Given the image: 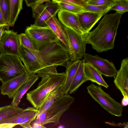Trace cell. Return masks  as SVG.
Returning a JSON list of instances; mask_svg holds the SVG:
<instances>
[{"label": "cell", "mask_w": 128, "mask_h": 128, "mask_svg": "<svg viewBox=\"0 0 128 128\" xmlns=\"http://www.w3.org/2000/svg\"><path fill=\"white\" fill-rule=\"evenodd\" d=\"M89 0H74L77 4L82 6L86 1Z\"/></svg>", "instance_id": "obj_37"}, {"label": "cell", "mask_w": 128, "mask_h": 128, "mask_svg": "<svg viewBox=\"0 0 128 128\" xmlns=\"http://www.w3.org/2000/svg\"><path fill=\"white\" fill-rule=\"evenodd\" d=\"M30 74L28 72L20 74L2 83L1 94L3 95H7L10 98H12L16 91L26 80Z\"/></svg>", "instance_id": "obj_13"}, {"label": "cell", "mask_w": 128, "mask_h": 128, "mask_svg": "<svg viewBox=\"0 0 128 128\" xmlns=\"http://www.w3.org/2000/svg\"><path fill=\"white\" fill-rule=\"evenodd\" d=\"M19 36L21 46L30 50L36 51L31 40L26 34L21 33Z\"/></svg>", "instance_id": "obj_29"}, {"label": "cell", "mask_w": 128, "mask_h": 128, "mask_svg": "<svg viewBox=\"0 0 128 128\" xmlns=\"http://www.w3.org/2000/svg\"><path fill=\"white\" fill-rule=\"evenodd\" d=\"M71 52L70 54L71 61L81 59L85 54L87 44L86 35H81L64 26Z\"/></svg>", "instance_id": "obj_8"}, {"label": "cell", "mask_w": 128, "mask_h": 128, "mask_svg": "<svg viewBox=\"0 0 128 128\" xmlns=\"http://www.w3.org/2000/svg\"><path fill=\"white\" fill-rule=\"evenodd\" d=\"M80 60L70 61L66 67V77L62 86L64 94H68L79 66Z\"/></svg>", "instance_id": "obj_20"}, {"label": "cell", "mask_w": 128, "mask_h": 128, "mask_svg": "<svg viewBox=\"0 0 128 128\" xmlns=\"http://www.w3.org/2000/svg\"><path fill=\"white\" fill-rule=\"evenodd\" d=\"M102 86L91 84L87 87L88 92L92 99L110 114L117 117L121 116L123 111L122 106L104 92Z\"/></svg>", "instance_id": "obj_6"}, {"label": "cell", "mask_w": 128, "mask_h": 128, "mask_svg": "<svg viewBox=\"0 0 128 128\" xmlns=\"http://www.w3.org/2000/svg\"><path fill=\"white\" fill-rule=\"evenodd\" d=\"M38 110L33 107H28L22 111L0 121V124L8 123L20 125L22 121Z\"/></svg>", "instance_id": "obj_23"}, {"label": "cell", "mask_w": 128, "mask_h": 128, "mask_svg": "<svg viewBox=\"0 0 128 128\" xmlns=\"http://www.w3.org/2000/svg\"><path fill=\"white\" fill-rule=\"evenodd\" d=\"M128 58L122 61L120 69L117 71L114 80L116 88L124 96H128Z\"/></svg>", "instance_id": "obj_14"}, {"label": "cell", "mask_w": 128, "mask_h": 128, "mask_svg": "<svg viewBox=\"0 0 128 128\" xmlns=\"http://www.w3.org/2000/svg\"><path fill=\"white\" fill-rule=\"evenodd\" d=\"M23 0H6L8 7L9 26H13L22 8Z\"/></svg>", "instance_id": "obj_22"}, {"label": "cell", "mask_w": 128, "mask_h": 128, "mask_svg": "<svg viewBox=\"0 0 128 128\" xmlns=\"http://www.w3.org/2000/svg\"><path fill=\"white\" fill-rule=\"evenodd\" d=\"M34 52L43 68L56 70L58 66L66 67L70 60L69 51L59 40L50 43L40 50Z\"/></svg>", "instance_id": "obj_2"}, {"label": "cell", "mask_w": 128, "mask_h": 128, "mask_svg": "<svg viewBox=\"0 0 128 128\" xmlns=\"http://www.w3.org/2000/svg\"><path fill=\"white\" fill-rule=\"evenodd\" d=\"M31 7L33 17L35 19L33 24L39 26H47L46 21L52 16H56L60 10L58 4L52 0L46 2L44 4H42L37 6L33 5Z\"/></svg>", "instance_id": "obj_9"}, {"label": "cell", "mask_w": 128, "mask_h": 128, "mask_svg": "<svg viewBox=\"0 0 128 128\" xmlns=\"http://www.w3.org/2000/svg\"><path fill=\"white\" fill-rule=\"evenodd\" d=\"M128 104V96H124L121 102V105L123 106H126Z\"/></svg>", "instance_id": "obj_35"}, {"label": "cell", "mask_w": 128, "mask_h": 128, "mask_svg": "<svg viewBox=\"0 0 128 128\" xmlns=\"http://www.w3.org/2000/svg\"><path fill=\"white\" fill-rule=\"evenodd\" d=\"M0 87H1V86H0Z\"/></svg>", "instance_id": "obj_41"}, {"label": "cell", "mask_w": 128, "mask_h": 128, "mask_svg": "<svg viewBox=\"0 0 128 128\" xmlns=\"http://www.w3.org/2000/svg\"><path fill=\"white\" fill-rule=\"evenodd\" d=\"M28 72L18 56L0 53V81L2 83Z\"/></svg>", "instance_id": "obj_5"}, {"label": "cell", "mask_w": 128, "mask_h": 128, "mask_svg": "<svg viewBox=\"0 0 128 128\" xmlns=\"http://www.w3.org/2000/svg\"><path fill=\"white\" fill-rule=\"evenodd\" d=\"M122 15L117 12L105 15L97 27L87 34V43L98 52L113 49Z\"/></svg>", "instance_id": "obj_1"}, {"label": "cell", "mask_w": 128, "mask_h": 128, "mask_svg": "<svg viewBox=\"0 0 128 128\" xmlns=\"http://www.w3.org/2000/svg\"><path fill=\"white\" fill-rule=\"evenodd\" d=\"M64 94L62 86L58 88L51 92L48 95L42 104L38 109L37 116L44 112L58 97Z\"/></svg>", "instance_id": "obj_24"}, {"label": "cell", "mask_w": 128, "mask_h": 128, "mask_svg": "<svg viewBox=\"0 0 128 128\" xmlns=\"http://www.w3.org/2000/svg\"><path fill=\"white\" fill-rule=\"evenodd\" d=\"M16 125L12 124L3 123L0 124V128H10L15 126Z\"/></svg>", "instance_id": "obj_34"}, {"label": "cell", "mask_w": 128, "mask_h": 128, "mask_svg": "<svg viewBox=\"0 0 128 128\" xmlns=\"http://www.w3.org/2000/svg\"><path fill=\"white\" fill-rule=\"evenodd\" d=\"M84 64V62L83 59L80 60L68 92L70 94L74 93L82 84L88 80L85 75Z\"/></svg>", "instance_id": "obj_21"}, {"label": "cell", "mask_w": 128, "mask_h": 128, "mask_svg": "<svg viewBox=\"0 0 128 128\" xmlns=\"http://www.w3.org/2000/svg\"><path fill=\"white\" fill-rule=\"evenodd\" d=\"M74 100V98L68 94L58 97L50 107L36 117L34 123L42 125L59 124L60 117L69 108Z\"/></svg>", "instance_id": "obj_4"}, {"label": "cell", "mask_w": 128, "mask_h": 128, "mask_svg": "<svg viewBox=\"0 0 128 128\" xmlns=\"http://www.w3.org/2000/svg\"><path fill=\"white\" fill-rule=\"evenodd\" d=\"M58 13V20L64 26L81 35L88 34L82 28L76 14L61 10Z\"/></svg>", "instance_id": "obj_15"}, {"label": "cell", "mask_w": 128, "mask_h": 128, "mask_svg": "<svg viewBox=\"0 0 128 128\" xmlns=\"http://www.w3.org/2000/svg\"><path fill=\"white\" fill-rule=\"evenodd\" d=\"M20 46L19 34L13 30H5L0 41V53L19 57Z\"/></svg>", "instance_id": "obj_10"}, {"label": "cell", "mask_w": 128, "mask_h": 128, "mask_svg": "<svg viewBox=\"0 0 128 128\" xmlns=\"http://www.w3.org/2000/svg\"><path fill=\"white\" fill-rule=\"evenodd\" d=\"M114 5L96 6L85 4L82 6L88 12L97 13H104L106 14L110 10L111 8Z\"/></svg>", "instance_id": "obj_27"}, {"label": "cell", "mask_w": 128, "mask_h": 128, "mask_svg": "<svg viewBox=\"0 0 128 128\" xmlns=\"http://www.w3.org/2000/svg\"><path fill=\"white\" fill-rule=\"evenodd\" d=\"M50 1V0H37L35 3L34 5L35 6H37L42 4L44 2H47Z\"/></svg>", "instance_id": "obj_39"}, {"label": "cell", "mask_w": 128, "mask_h": 128, "mask_svg": "<svg viewBox=\"0 0 128 128\" xmlns=\"http://www.w3.org/2000/svg\"><path fill=\"white\" fill-rule=\"evenodd\" d=\"M66 77V72H64L42 78L36 88L26 94V99L34 108L38 110L51 92L63 86Z\"/></svg>", "instance_id": "obj_3"}, {"label": "cell", "mask_w": 128, "mask_h": 128, "mask_svg": "<svg viewBox=\"0 0 128 128\" xmlns=\"http://www.w3.org/2000/svg\"><path fill=\"white\" fill-rule=\"evenodd\" d=\"M85 63L90 64L105 76L115 77L117 70L113 63L96 55L86 53L83 56Z\"/></svg>", "instance_id": "obj_11"}, {"label": "cell", "mask_w": 128, "mask_h": 128, "mask_svg": "<svg viewBox=\"0 0 128 128\" xmlns=\"http://www.w3.org/2000/svg\"><path fill=\"white\" fill-rule=\"evenodd\" d=\"M24 109L11 105L0 107V121L23 111Z\"/></svg>", "instance_id": "obj_25"}, {"label": "cell", "mask_w": 128, "mask_h": 128, "mask_svg": "<svg viewBox=\"0 0 128 128\" xmlns=\"http://www.w3.org/2000/svg\"><path fill=\"white\" fill-rule=\"evenodd\" d=\"M38 110L26 118L20 125L23 128H32L30 124L31 122L36 118L38 112Z\"/></svg>", "instance_id": "obj_32"}, {"label": "cell", "mask_w": 128, "mask_h": 128, "mask_svg": "<svg viewBox=\"0 0 128 128\" xmlns=\"http://www.w3.org/2000/svg\"><path fill=\"white\" fill-rule=\"evenodd\" d=\"M9 26L6 25H2L0 26V41L4 32L5 29L6 28L7 30H8Z\"/></svg>", "instance_id": "obj_33"}, {"label": "cell", "mask_w": 128, "mask_h": 128, "mask_svg": "<svg viewBox=\"0 0 128 128\" xmlns=\"http://www.w3.org/2000/svg\"><path fill=\"white\" fill-rule=\"evenodd\" d=\"M27 0V1H35V0Z\"/></svg>", "instance_id": "obj_40"}, {"label": "cell", "mask_w": 128, "mask_h": 128, "mask_svg": "<svg viewBox=\"0 0 128 128\" xmlns=\"http://www.w3.org/2000/svg\"><path fill=\"white\" fill-rule=\"evenodd\" d=\"M0 25H6L8 26V25L5 22L2 14V12L1 11V9L0 8Z\"/></svg>", "instance_id": "obj_36"}, {"label": "cell", "mask_w": 128, "mask_h": 128, "mask_svg": "<svg viewBox=\"0 0 128 128\" xmlns=\"http://www.w3.org/2000/svg\"><path fill=\"white\" fill-rule=\"evenodd\" d=\"M76 14L82 28L86 33H88L101 18L106 14L87 12Z\"/></svg>", "instance_id": "obj_17"}, {"label": "cell", "mask_w": 128, "mask_h": 128, "mask_svg": "<svg viewBox=\"0 0 128 128\" xmlns=\"http://www.w3.org/2000/svg\"><path fill=\"white\" fill-rule=\"evenodd\" d=\"M84 71L88 80L107 88L109 86L103 79L101 73L90 64L85 63Z\"/></svg>", "instance_id": "obj_19"}, {"label": "cell", "mask_w": 128, "mask_h": 128, "mask_svg": "<svg viewBox=\"0 0 128 128\" xmlns=\"http://www.w3.org/2000/svg\"><path fill=\"white\" fill-rule=\"evenodd\" d=\"M116 11V12L122 14L128 11V0H116L114 4L110 10Z\"/></svg>", "instance_id": "obj_28"}, {"label": "cell", "mask_w": 128, "mask_h": 128, "mask_svg": "<svg viewBox=\"0 0 128 128\" xmlns=\"http://www.w3.org/2000/svg\"><path fill=\"white\" fill-rule=\"evenodd\" d=\"M46 24L57 36L62 44L68 50L70 54L71 52V48L64 26L58 20L56 16L50 18L46 21Z\"/></svg>", "instance_id": "obj_16"}, {"label": "cell", "mask_w": 128, "mask_h": 128, "mask_svg": "<svg viewBox=\"0 0 128 128\" xmlns=\"http://www.w3.org/2000/svg\"><path fill=\"white\" fill-rule=\"evenodd\" d=\"M0 6L4 19L9 26V13L6 0H0Z\"/></svg>", "instance_id": "obj_30"}, {"label": "cell", "mask_w": 128, "mask_h": 128, "mask_svg": "<svg viewBox=\"0 0 128 128\" xmlns=\"http://www.w3.org/2000/svg\"><path fill=\"white\" fill-rule=\"evenodd\" d=\"M34 51L28 50L21 45L19 49V57L24 63L28 72L30 74H37L44 68Z\"/></svg>", "instance_id": "obj_12"}, {"label": "cell", "mask_w": 128, "mask_h": 128, "mask_svg": "<svg viewBox=\"0 0 128 128\" xmlns=\"http://www.w3.org/2000/svg\"><path fill=\"white\" fill-rule=\"evenodd\" d=\"M60 8V10H62L69 12L74 14L87 12L84 8L82 6L76 5L63 2L58 3Z\"/></svg>", "instance_id": "obj_26"}, {"label": "cell", "mask_w": 128, "mask_h": 128, "mask_svg": "<svg viewBox=\"0 0 128 128\" xmlns=\"http://www.w3.org/2000/svg\"><path fill=\"white\" fill-rule=\"evenodd\" d=\"M25 33L31 40L36 51H39L50 43L59 40L48 26H39L33 24L28 26Z\"/></svg>", "instance_id": "obj_7"}, {"label": "cell", "mask_w": 128, "mask_h": 128, "mask_svg": "<svg viewBox=\"0 0 128 128\" xmlns=\"http://www.w3.org/2000/svg\"><path fill=\"white\" fill-rule=\"evenodd\" d=\"M39 77L38 75L36 74H30L26 82L14 94L10 105L18 106L23 96Z\"/></svg>", "instance_id": "obj_18"}, {"label": "cell", "mask_w": 128, "mask_h": 128, "mask_svg": "<svg viewBox=\"0 0 128 128\" xmlns=\"http://www.w3.org/2000/svg\"><path fill=\"white\" fill-rule=\"evenodd\" d=\"M116 0H90L86 1L84 4L96 6H111L115 3Z\"/></svg>", "instance_id": "obj_31"}, {"label": "cell", "mask_w": 128, "mask_h": 128, "mask_svg": "<svg viewBox=\"0 0 128 128\" xmlns=\"http://www.w3.org/2000/svg\"><path fill=\"white\" fill-rule=\"evenodd\" d=\"M32 128H44L46 127L44 126V125H42L40 124H38L36 123H34L33 124Z\"/></svg>", "instance_id": "obj_38"}]
</instances>
